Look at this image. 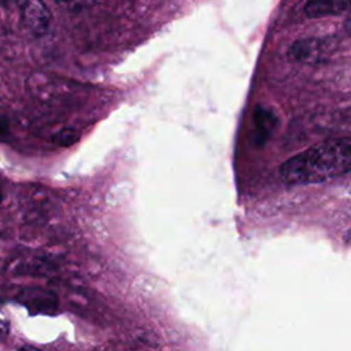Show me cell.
Masks as SVG:
<instances>
[{
	"instance_id": "cell-8",
	"label": "cell",
	"mask_w": 351,
	"mask_h": 351,
	"mask_svg": "<svg viewBox=\"0 0 351 351\" xmlns=\"http://www.w3.org/2000/svg\"><path fill=\"white\" fill-rule=\"evenodd\" d=\"M10 129V123H8V119L0 114V136L1 134H5Z\"/></svg>"
},
{
	"instance_id": "cell-1",
	"label": "cell",
	"mask_w": 351,
	"mask_h": 351,
	"mask_svg": "<svg viewBox=\"0 0 351 351\" xmlns=\"http://www.w3.org/2000/svg\"><path fill=\"white\" fill-rule=\"evenodd\" d=\"M351 171V137H336L314 144L280 166L287 184L310 185L333 180Z\"/></svg>"
},
{
	"instance_id": "cell-6",
	"label": "cell",
	"mask_w": 351,
	"mask_h": 351,
	"mask_svg": "<svg viewBox=\"0 0 351 351\" xmlns=\"http://www.w3.org/2000/svg\"><path fill=\"white\" fill-rule=\"evenodd\" d=\"M78 138H80L78 132L71 128H63L52 136V141L59 147H70L74 143H77Z\"/></svg>"
},
{
	"instance_id": "cell-11",
	"label": "cell",
	"mask_w": 351,
	"mask_h": 351,
	"mask_svg": "<svg viewBox=\"0 0 351 351\" xmlns=\"http://www.w3.org/2000/svg\"><path fill=\"white\" fill-rule=\"evenodd\" d=\"M11 3V0H0V7H7Z\"/></svg>"
},
{
	"instance_id": "cell-4",
	"label": "cell",
	"mask_w": 351,
	"mask_h": 351,
	"mask_svg": "<svg viewBox=\"0 0 351 351\" xmlns=\"http://www.w3.org/2000/svg\"><path fill=\"white\" fill-rule=\"evenodd\" d=\"M304 11L311 18L351 14V0H307Z\"/></svg>"
},
{
	"instance_id": "cell-5",
	"label": "cell",
	"mask_w": 351,
	"mask_h": 351,
	"mask_svg": "<svg viewBox=\"0 0 351 351\" xmlns=\"http://www.w3.org/2000/svg\"><path fill=\"white\" fill-rule=\"evenodd\" d=\"M25 303L30 307H36L38 311H49L51 307H55L56 302L53 295L44 292L41 289H33V291H26V296H25Z\"/></svg>"
},
{
	"instance_id": "cell-9",
	"label": "cell",
	"mask_w": 351,
	"mask_h": 351,
	"mask_svg": "<svg viewBox=\"0 0 351 351\" xmlns=\"http://www.w3.org/2000/svg\"><path fill=\"white\" fill-rule=\"evenodd\" d=\"M344 26H346V30L348 32V34H351V14L347 15L346 22H344Z\"/></svg>"
},
{
	"instance_id": "cell-2",
	"label": "cell",
	"mask_w": 351,
	"mask_h": 351,
	"mask_svg": "<svg viewBox=\"0 0 351 351\" xmlns=\"http://www.w3.org/2000/svg\"><path fill=\"white\" fill-rule=\"evenodd\" d=\"M335 48L336 43L332 38H302L289 47L288 56L293 62L314 64L328 59Z\"/></svg>"
},
{
	"instance_id": "cell-7",
	"label": "cell",
	"mask_w": 351,
	"mask_h": 351,
	"mask_svg": "<svg viewBox=\"0 0 351 351\" xmlns=\"http://www.w3.org/2000/svg\"><path fill=\"white\" fill-rule=\"evenodd\" d=\"M58 4L69 8V10H81L82 7H85L90 0H55Z\"/></svg>"
},
{
	"instance_id": "cell-12",
	"label": "cell",
	"mask_w": 351,
	"mask_h": 351,
	"mask_svg": "<svg viewBox=\"0 0 351 351\" xmlns=\"http://www.w3.org/2000/svg\"><path fill=\"white\" fill-rule=\"evenodd\" d=\"M0 200H1V192H0Z\"/></svg>"
},
{
	"instance_id": "cell-10",
	"label": "cell",
	"mask_w": 351,
	"mask_h": 351,
	"mask_svg": "<svg viewBox=\"0 0 351 351\" xmlns=\"http://www.w3.org/2000/svg\"><path fill=\"white\" fill-rule=\"evenodd\" d=\"M344 237H346V241H347V243H351V228L347 230V233H346Z\"/></svg>"
},
{
	"instance_id": "cell-3",
	"label": "cell",
	"mask_w": 351,
	"mask_h": 351,
	"mask_svg": "<svg viewBox=\"0 0 351 351\" xmlns=\"http://www.w3.org/2000/svg\"><path fill=\"white\" fill-rule=\"evenodd\" d=\"M22 23L33 36H43L51 25V11L44 0H25L22 5Z\"/></svg>"
}]
</instances>
